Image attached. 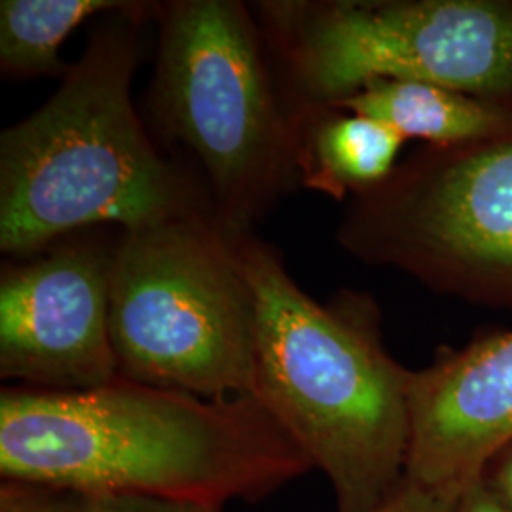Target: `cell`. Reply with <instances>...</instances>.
I'll return each instance as SVG.
<instances>
[{
	"label": "cell",
	"mask_w": 512,
	"mask_h": 512,
	"mask_svg": "<svg viewBox=\"0 0 512 512\" xmlns=\"http://www.w3.org/2000/svg\"><path fill=\"white\" fill-rule=\"evenodd\" d=\"M336 241L435 293L512 308V137L421 147L346 202Z\"/></svg>",
	"instance_id": "52a82bcc"
},
{
	"label": "cell",
	"mask_w": 512,
	"mask_h": 512,
	"mask_svg": "<svg viewBox=\"0 0 512 512\" xmlns=\"http://www.w3.org/2000/svg\"><path fill=\"white\" fill-rule=\"evenodd\" d=\"M88 512H226L190 501H175L147 495H95L86 497Z\"/></svg>",
	"instance_id": "5bb4252c"
},
{
	"label": "cell",
	"mask_w": 512,
	"mask_h": 512,
	"mask_svg": "<svg viewBox=\"0 0 512 512\" xmlns=\"http://www.w3.org/2000/svg\"><path fill=\"white\" fill-rule=\"evenodd\" d=\"M118 0H2L0 74L4 80L65 78L61 46L88 19L128 8Z\"/></svg>",
	"instance_id": "7c38bea8"
},
{
	"label": "cell",
	"mask_w": 512,
	"mask_h": 512,
	"mask_svg": "<svg viewBox=\"0 0 512 512\" xmlns=\"http://www.w3.org/2000/svg\"><path fill=\"white\" fill-rule=\"evenodd\" d=\"M253 12L293 112L378 80L512 105V0H268Z\"/></svg>",
	"instance_id": "8992f818"
},
{
	"label": "cell",
	"mask_w": 512,
	"mask_h": 512,
	"mask_svg": "<svg viewBox=\"0 0 512 512\" xmlns=\"http://www.w3.org/2000/svg\"><path fill=\"white\" fill-rule=\"evenodd\" d=\"M109 319L120 378L203 399L253 397L255 298L215 213L120 230Z\"/></svg>",
	"instance_id": "5b68a950"
},
{
	"label": "cell",
	"mask_w": 512,
	"mask_h": 512,
	"mask_svg": "<svg viewBox=\"0 0 512 512\" xmlns=\"http://www.w3.org/2000/svg\"><path fill=\"white\" fill-rule=\"evenodd\" d=\"M478 476L505 509L512 512V440L486 461Z\"/></svg>",
	"instance_id": "2e32d148"
},
{
	"label": "cell",
	"mask_w": 512,
	"mask_h": 512,
	"mask_svg": "<svg viewBox=\"0 0 512 512\" xmlns=\"http://www.w3.org/2000/svg\"><path fill=\"white\" fill-rule=\"evenodd\" d=\"M156 2L93 27L54 95L0 135V251L23 260L93 228L135 230L213 207L164 160L131 99Z\"/></svg>",
	"instance_id": "7a4b0ae2"
},
{
	"label": "cell",
	"mask_w": 512,
	"mask_h": 512,
	"mask_svg": "<svg viewBox=\"0 0 512 512\" xmlns=\"http://www.w3.org/2000/svg\"><path fill=\"white\" fill-rule=\"evenodd\" d=\"M255 298V397L329 478L338 512H374L406 476L410 376L365 294L321 304L274 245L230 230Z\"/></svg>",
	"instance_id": "3957f363"
},
{
	"label": "cell",
	"mask_w": 512,
	"mask_h": 512,
	"mask_svg": "<svg viewBox=\"0 0 512 512\" xmlns=\"http://www.w3.org/2000/svg\"><path fill=\"white\" fill-rule=\"evenodd\" d=\"M456 494L427 488L404 476L395 492L374 512H448Z\"/></svg>",
	"instance_id": "9a60e30c"
},
{
	"label": "cell",
	"mask_w": 512,
	"mask_h": 512,
	"mask_svg": "<svg viewBox=\"0 0 512 512\" xmlns=\"http://www.w3.org/2000/svg\"><path fill=\"white\" fill-rule=\"evenodd\" d=\"M148 105L190 152L215 217L251 232L298 186L293 109L253 8L239 0L156 2Z\"/></svg>",
	"instance_id": "277c9868"
},
{
	"label": "cell",
	"mask_w": 512,
	"mask_h": 512,
	"mask_svg": "<svg viewBox=\"0 0 512 512\" xmlns=\"http://www.w3.org/2000/svg\"><path fill=\"white\" fill-rule=\"evenodd\" d=\"M0 512H88L86 497L46 484L2 480Z\"/></svg>",
	"instance_id": "4fadbf2b"
},
{
	"label": "cell",
	"mask_w": 512,
	"mask_h": 512,
	"mask_svg": "<svg viewBox=\"0 0 512 512\" xmlns=\"http://www.w3.org/2000/svg\"><path fill=\"white\" fill-rule=\"evenodd\" d=\"M448 512H509L486 484L476 476L459 490Z\"/></svg>",
	"instance_id": "e0dca14e"
},
{
	"label": "cell",
	"mask_w": 512,
	"mask_h": 512,
	"mask_svg": "<svg viewBox=\"0 0 512 512\" xmlns=\"http://www.w3.org/2000/svg\"><path fill=\"white\" fill-rule=\"evenodd\" d=\"M118 236V228L84 230L2 266V380L71 393L118 378L109 319Z\"/></svg>",
	"instance_id": "ba28073f"
},
{
	"label": "cell",
	"mask_w": 512,
	"mask_h": 512,
	"mask_svg": "<svg viewBox=\"0 0 512 512\" xmlns=\"http://www.w3.org/2000/svg\"><path fill=\"white\" fill-rule=\"evenodd\" d=\"M311 469L255 397L203 399L120 376L90 391H0L2 480L224 509Z\"/></svg>",
	"instance_id": "6da1fadb"
},
{
	"label": "cell",
	"mask_w": 512,
	"mask_h": 512,
	"mask_svg": "<svg viewBox=\"0 0 512 512\" xmlns=\"http://www.w3.org/2000/svg\"><path fill=\"white\" fill-rule=\"evenodd\" d=\"M406 476L459 492L512 440V330L444 349L410 376Z\"/></svg>",
	"instance_id": "9c48e42d"
},
{
	"label": "cell",
	"mask_w": 512,
	"mask_h": 512,
	"mask_svg": "<svg viewBox=\"0 0 512 512\" xmlns=\"http://www.w3.org/2000/svg\"><path fill=\"white\" fill-rule=\"evenodd\" d=\"M374 118L404 141L423 147H461L512 137V105L442 86L378 80L330 105Z\"/></svg>",
	"instance_id": "8fae6325"
},
{
	"label": "cell",
	"mask_w": 512,
	"mask_h": 512,
	"mask_svg": "<svg viewBox=\"0 0 512 512\" xmlns=\"http://www.w3.org/2000/svg\"><path fill=\"white\" fill-rule=\"evenodd\" d=\"M298 186L349 202L384 183L406 141L382 122L338 107L293 112Z\"/></svg>",
	"instance_id": "30bf717a"
}]
</instances>
